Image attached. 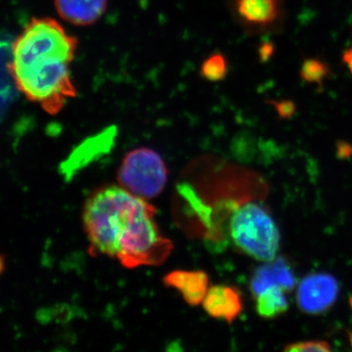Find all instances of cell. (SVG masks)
I'll return each instance as SVG.
<instances>
[{"label":"cell","instance_id":"cell-10","mask_svg":"<svg viewBox=\"0 0 352 352\" xmlns=\"http://www.w3.org/2000/svg\"><path fill=\"white\" fill-rule=\"evenodd\" d=\"M201 305L210 317L229 324L232 323L243 310V300L239 292L226 285L210 287Z\"/></svg>","mask_w":352,"mask_h":352},{"label":"cell","instance_id":"cell-12","mask_svg":"<svg viewBox=\"0 0 352 352\" xmlns=\"http://www.w3.org/2000/svg\"><path fill=\"white\" fill-rule=\"evenodd\" d=\"M109 0H55L60 17L69 24L87 27L101 19Z\"/></svg>","mask_w":352,"mask_h":352},{"label":"cell","instance_id":"cell-13","mask_svg":"<svg viewBox=\"0 0 352 352\" xmlns=\"http://www.w3.org/2000/svg\"><path fill=\"white\" fill-rule=\"evenodd\" d=\"M256 298V312L264 319L276 318L289 309V302L282 289H266Z\"/></svg>","mask_w":352,"mask_h":352},{"label":"cell","instance_id":"cell-20","mask_svg":"<svg viewBox=\"0 0 352 352\" xmlns=\"http://www.w3.org/2000/svg\"><path fill=\"white\" fill-rule=\"evenodd\" d=\"M6 256H2V254H0V275H1L2 273H3L4 270H6Z\"/></svg>","mask_w":352,"mask_h":352},{"label":"cell","instance_id":"cell-7","mask_svg":"<svg viewBox=\"0 0 352 352\" xmlns=\"http://www.w3.org/2000/svg\"><path fill=\"white\" fill-rule=\"evenodd\" d=\"M117 136V126H112L83 140L60 164V175L66 182L73 179L89 164L111 153L115 147Z\"/></svg>","mask_w":352,"mask_h":352},{"label":"cell","instance_id":"cell-17","mask_svg":"<svg viewBox=\"0 0 352 352\" xmlns=\"http://www.w3.org/2000/svg\"><path fill=\"white\" fill-rule=\"evenodd\" d=\"M276 111L279 118L283 120H289L294 117L296 113V104L292 100H273L267 101Z\"/></svg>","mask_w":352,"mask_h":352},{"label":"cell","instance_id":"cell-8","mask_svg":"<svg viewBox=\"0 0 352 352\" xmlns=\"http://www.w3.org/2000/svg\"><path fill=\"white\" fill-rule=\"evenodd\" d=\"M339 292L337 278L329 273H312L298 284L296 302L305 314H324L333 307Z\"/></svg>","mask_w":352,"mask_h":352},{"label":"cell","instance_id":"cell-22","mask_svg":"<svg viewBox=\"0 0 352 352\" xmlns=\"http://www.w3.org/2000/svg\"><path fill=\"white\" fill-rule=\"evenodd\" d=\"M351 347H352V335H351Z\"/></svg>","mask_w":352,"mask_h":352},{"label":"cell","instance_id":"cell-14","mask_svg":"<svg viewBox=\"0 0 352 352\" xmlns=\"http://www.w3.org/2000/svg\"><path fill=\"white\" fill-rule=\"evenodd\" d=\"M332 75V69L323 60L318 58H307L303 60L300 69V76L303 82L323 87L324 82Z\"/></svg>","mask_w":352,"mask_h":352},{"label":"cell","instance_id":"cell-11","mask_svg":"<svg viewBox=\"0 0 352 352\" xmlns=\"http://www.w3.org/2000/svg\"><path fill=\"white\" fill-rule=\"evenodd\" d=\"M164 284L179 292L183 300L191 307L203 303L207 295L210 279L203 270H173L164 277Z\"/></svg>","mask_w":352,"mask_h":352},{"label":"cell","instance_id":"cell-1","mask_svg":"<svg viewBox=\"0 0 352 352\" xmlns=\"http://www.w3.org/2000/svg\"><path fill=\"white\" fill-rule=\"evenodd\" d=\"M156 208L122 186L102 187L85 201L82 223L92 256H109L126 268L164 263L173 242L157 226Z\"/></svg>","mask_w":352,"mask_h":352},{"label":"cell","instance_id":"cell-4","mask_svg":"<svg viewBox=\"0 0 352 352\" xmlns=\"http://www.w3.org/2000/svg\"><path fill=\"white\" fill-rule=\"evenodd\" d=\"M78 41L57 21L34 18L13 43V60L8 69H21L48 59H75Z\"/></svg>","mask_w":352,"mask_h":352},{"label":"cell","instance_id":"cell-9","mask_svg":"<svg viewBox=\"0 0 352 352\" xmlns=\"http://www.w3.org/2000/svg\"><path fill=\"white\" fill-rule=\"evenodd\" d=\"M296 284L295 272L286 258L280 256L256 268L251 278L250 286L252 295L258 296L259 294L271 288H279L285 292L292 291Z\"/></svg>","mask_w":352,"mask_h":352},{"label":"cell","instance_id":"cell-18","mask_svg":"<svg viewBox=\"0 0 352 352\" xmlns=\"http://www.w3.org/2000/svg\"><path fill=\"white\" fill-rule=\"evenodd\" d=\"M275 45L272 41H265L261 44L258 48V58L263 63H265L274 55Z\"/></svg>","mask_w":352,"mask_h":352},{"label":"cell","instance_id":"cell-21","mask_svg":"<svg viewBox=\"0 0 352 352\" xmlns=\"http://www.w3.org/2000/svg\"><path fill=\"white\" fill-rule=\"evenodd\" d=\"M349 305H351V309H352V296H351V298H349Z\"/></svg>","mask_w":352,"mask_h":352},{"label":"cell","instance_id":"cell-6","mask_svg":"<svg viewBox=\"0 0 352 352\" xmlns=\"http://www.w3.org/2000/svg\"><path fill=\"white\" fill-rule=\"evenodd\" d=\"M234 16L250 34L281 31L286 20L285 0H234Z\"/></svg>","mask_w":352,"mask_h":352},{"label":"cell","instance_id":"cell-5","mask_svg":"<svg viewBox=\"0 0 352 352\" xmlns=\"http://www.w3.org/2000/svg\"><path fill=\"white\" fill-rule=\"evenodd\" d=\"M168 176L161 155L146 147L127 153L118 170L120 186L144 200L156 198L163 192Z\"/></svg>","mask_w":352,"mask_h":352},{"label":"cell","instance_id":"cell-19","mask_svg":"<svg viewBox=\"0 0 352 352\" xmlns=\"http://www.w3.org/2000/svg\"><path fill=\"white\" fill-rule=\"evenodd\" d=\"M342 60L352 76V45L342 52Z\"/></svg>","mask_w":352,"mask_h":352},{"label":"cell","instance_id":"cell-15","mask_svg":"<svg viewBox=\"0 0 352 352\" xmlns=\"http://www.w3.org/2000/svg\"><path fill=\"white\" fill-rule=\"evenodd\" d=\"M228 69L227 58L221 53H214L201 64V75L210 82H220L226 78Z\"/></svg>","mask_w":352,"mask_h":352},{"label":"cell","instance_id":"cell-16","mask_svg":"<svg viewBox=\"0 0 352 352\" xmlns=\"http://www.w3.org/2000/svg\"><path fill=\"white\" fill-rule=\"evenodd\" d=\"M285 351L291 352H327L331 351L330 344L325 340H305V342H294L285 347Z\"/></svg>","mask_w":352,"mask_h":352},{"label":"cell","instance_id":"cell-3","mask_svg":"<svg viewBox=\"0 0 352 352\" xmlns=\"http://www.w3.org/2000/svg\"><path fill=\"white\" fill-rule=\"evenodd\" d=\"M71 61L51 58L22 69H9L18 89L29 100L39 104L45 112L56 115L76 89L69 73Z\"/></svg>","mask_w":352,"mask_h":352},{"label":"cell","instance_id":"cell-2","mask_svg":"<svg viewBox=\"0 0 352 352\" xmlns=\"http://www.w3.org/2000/svg\"><path fill=\"white\" fill-rule=\"evenodd\" d=\"M214 226L227 219L229 239L240 251L256 261L277 258L281 234L270 212L259 204H236L229 200L214 208Z\"/></svg>","mask_w":352,"mask_h":352}]
</instances>
